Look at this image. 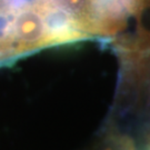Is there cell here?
<instances>
[{"label": "cell", "mask_w": 150, "mask_h": 150, "mask_svg": "<svg viewBox=\"0 0 150 150\" xmlns=\"http://www.w3.org/2000/svg\"><path fill=\"white\" fill-rule=\"evenodd\" d=\"M43 1L15 7V40L22 47H35L48 42V31L43 17Z\"/></svg>", "instance_id": "1"}, {"label": "cell", "mask_w": 150, "mask_h": 150, "mask_svg": "<svg viewBox=\"0 0 150 150\" xmlns=\"http://www.w3.org/2000/svg\"><path fill=\"white\" fill-rule=\"evenodd\" d=\"M54 6L67 11L75 18L77 21L82 25H89L91 20V0H50Z\"/></svg>", "instance_id": "2"}]
</instances>
